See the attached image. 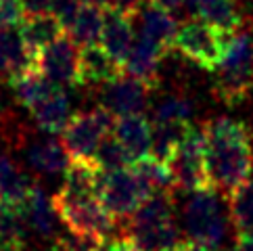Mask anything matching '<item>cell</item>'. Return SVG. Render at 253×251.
I'll return each instance as SVG.
<instances>
[{"label":"cell","mask_w":253,"mask_h":251,"mask_svg":"<svg viewBox=\"0 0 253 251\" xmlns=\"http://www.w3.org/2000/svg\"><path fill=\"white\" fill-rule=\"evenodd\" d=\"M159 251H215V247L211 245H205V243H199V241L191 239V241H176V243H171L164 249H159Z\"/></svg>","instance_id":"cell-32"},{"label":"cell","mask_w":253,"mask_h":251,"mask_svg":"<svg viewBox=\"0 0 253 251\" xmlns=\"http://www.w3.org/2000/svg\"><path fill=\"white\" fill-rule=\"evenodd\" d=\"M36 52L25 44L21 32L0 28V80L13 82L25 71L34 69Z\"/></svg>","instance_id":"cell-16"},{"label":"cell","mask_w":253,"mask_h":251,"mask_svg":"<svg viewBox=\"0 0 253 251\" xmlns=\"http://www.w3.org/2000/svg\"><path fill=\"white\" fill-rule=\"evenodd\" d=\"M184 208V226L191 239L199 243L220 247L228 232L230 209L226 211L220 193L213 188H201V191L188 193Z\"/></svg>","instance_id":"cell-6"},{"label":"cell","mask_w":253,"mask_h":251,"mask_svg":"<svg viewBox=\"0 0 253 251\" xmlns=\"http://www.w3.org/2000/svg\"><path fill=\"white\" fill-rule=\"evenodd\" d=\"M28 109L32 113L36 126L46 134H61L63 128L69 124V120L74 118L67 92L63 90V86L55 82L36 98Z\"/></svg>","instance_id":"cell-12"},{"label":"cell","mask_w":253,"mask_h":251,"mask_svg":"<svg viewBox=\"0 0 253 251\" xmlns=\"http://www.w3.org/2000/svg\"><path fill=\"white\" fill-rule=\"evenodd\" d=\"M169 167L174 174L176 188H182L186 193H195L201 188H211L210 176L205 166V142L203 130L191 126V130L180 142L174 157L169 159Z\"/></svg>","instance_id":"cell-9"},{"label":"cell","mask_w":253,"mask_h":251,"mask_svg":"<svg viewBox=\"0 0 253 251\" xmlns=\"http://www.w3.org/2000/svg\"><path fill=\"white\" fill-rule=\"evenodd\" d=\"M25 224L19 213V205L11 201H0V241L13 247H23Z\"/></svg>","instance_id":"cell-26"},{"label":"cell","mask_w":253,"mask_h":251,"mask_svg":"<svg viewBox=\"0 0 253 251\" xmlns=\"http://www.w3.org/2000/svg\"><path fill=\"white\" fill-rule=\"evenodd\" d=\"M126 74L124 65L113 59L101 44L82 46L80 57V86H107Z\"/></svg>","instance_id":"cell-15"},{"label":"cell","mask_w":253,"mask_h":251,"mask_svg":"<svg viewBox=\"0 0 253 251\" xmlns=\"http://www.w3.org/2000/svg\"><path fill=\"white\" fill-rule=\"evenodd\" d=\"M19 32L23 36L25 44L38 52L40 48L48 46L50 42L61 38L65 32V25L52 13H38V15H25L23 21L19 23Z\"/></svg>","instance_id":"cell-21"},{"label":"cell","mask_w":253,"mask_h":251,"mask_svg":"<svg viewBox=\"0 0 253 251\" xmlns=\"http://www.w3.org/2000/svg\"><path fill=\"white\" fill-rule=\"evenodd\" d=\"M134 21L126 13H105V28L101 34V46L124 65L134 44Z\"/></svg>","instance_id":"cell-19"},{"label":"cell","mask_w":253,"mask_h":251,"mask_svg":"<svg viewBox=\"0 0 253 251\" xmlns=\"http://www.w3.org/2000/svg\"><path fill=\"white\" fill-rule=\"evenodd\" d=\"M52 205L59 220L74 235L98 241L122 237V224L107 211L98 195H76L59 188V193L52 197Z\"/></svg>","instance_id":"cell-2"},{"label":"cell","mask_w":253,"mask_h":251,"mask_svg":"<svg viewBox=\"0 0 253 251\" xmlns=\"http://www.w3.org/2000/svg\"><path fill=\"white\" fill-rule=\"evenodd\" d=\"M168 50L159 48L157 44H153L144 38L134 40L132 48L128 52V57L124 61V69L126 74H130L134 78H140L144 82H149L151 86L157 84V76H159V65H161V59H164Z\"/></svg>","instance_id":"cell-20"},{"label":"cell","mask_w":253,"mask_h":251,"mask_svg":"<svg viewBox=\"0 0 253 251\" xmlns=\"http://www.w3.org/2000/svg\"><path fill=\"white\" fill-rule=\"evenodd\" d=\"M188 4L203 21L226 34L239 32L243 25V15L232 0H188Z\"/></svg>","instance_id":"cell-23"},{"label":"cell","mask_w":253,"mask_h":251,"mask_svg":"<svg viewBox=\"0 0 253 251\" xmlns=\"http://www.w3.org/2000/svg\"><path fill=\"white\" fill-rule=\"evenodd\" d=\"M80 57L82 46L67 34L36 52V69L59 86H80Z\"/></svg>","instance_id":"cell-10"},{"label":"cell","mask_w":253,"mask_h":251,"mask_svg":"<svg viewBox=\"0 0 253 251\" xmlns=\"http://www.w3.org/2000/svg\"><path fill=\"white\" fill-rule=\"evenodd\" d=\"M193 105L184 96H168L155 109L153 124H191Z\"/></svg>","instance_id":"cell-27"},{"label":"cell","mask_w":253,"mask_h":251,"mask_svg":"<svg viewBox=\"0 0 253 251\" xmlns=\"http://www.w3.org/2000/svg\"><path fill=\"white\" fill-rule=\"evenodd\" d=\"M94 161L105 169V172H109V169H120V167H126V166H132L130 155L126 153V149L122 147V142L113 136V132L101 142V145H98L96 153H94Z\"/></svg>","instance_id":"cell-28"},{"label":"cell","mask_w":253,"mask_h":251,"mask_svg":"<svg viewBox=\"0 0 253 251\" xmlns=\"http://www.w3.org/2000/svg\"><path fill=\"white\" fill-rule=\"evenodd\" d=\"M19 205V213L23 218L25 230L34 232L40 239H55L57 237V211L52 199L44 195L42 188L34 186L32 191L17 203Z\"/></svg>","instance_id":"cell-14"},{"label":"cell","mask_w":253,"mask_h":251,"mask_svg":"<svg viewBox=\"0 0 253 251\" xmlns=\"http://www.w3.org/2000/svg\"><path fill=\"white\" fill-rule=\"evenodd\" d=\"M25 17L21 0H0V28H15Z\"/></svg>","instance_id":"cell-30"},{"label":"cell","mask_w":253,"mask_h":251,"mask_svg":"<svg viewBox=\"0 0 253 251\" xmlns=\"http://www.w3.org/2000/svg\"><path fill=\"white\" fill-rule=\"evenodd\" d=\"M122 235L140 251H159L178 241L174 205L169 193H153L134 216L124 222Z\"/></svg>","instance_id":"cell-3"},{"label":"cell","mask_w":253,"mask_h":251,"mask_svg":"<svg viewBox=\"0 0 253 251\" xmlns=\"http://www.w3.org/2000/svg\"><path fill=\"white\" fill-rule=\"evenodd\" d=\"M253 92V34H230L228 50L222 65L215 69L213 94L224 105H239Z\"/></svg>","instance_id":"cell-4"},{"label":"cell","mask_w":253,"mask_h":251,"mask_svg":"<svg viewBox=\"0 0 253 251\" xmlns=\"http://www.w3.org/2000/svg\"><path fill=\"white\" fill-rule=\"evenodd\" d=\"M25 164L36 176H59L65 174V169L69 167V151L65 149L61 138L44 136L36 138L23 147Z\"/></svg>","instance_id":"cell-13"},{"label":"cell","mask_w":253,"mask_h":251,"mask_svg":"<svg viewBox=\"0 0 253 251\" xmlns=\"http://www.w3.org/2000/svg\"><path fill=\"white\" fill-rule=\"evenodd\" d=\"M96 251H140L136 245L132 243L128 237H115V239H109V241H103L101 247Z\"/></svg>","instance_id":"cell-31"},{"label":"cell","mask_w":253,"mask_h":251,"mask_svg":"<svg viewBox=\"0 0 253 251\" xmlns=\"http://www.w3.org/2000/svg\"><path fill=\"white\" fill-rule=\"evenodd\" d=\"M21 251H36V249H21Z\"/></svg>","instance_id":"cell-33"},{"label":"cell","mask_w":253,"mask_h":251,"mask_svg":"<svg viewBox=\"0 0 253 251\" xmlns=\"http://www.w3.org/2000/svg\"><path fill=\"white\" fill-rule=\"evenodd\" d=\"M136 17L140 21V32H138L140 38L157 44L164 50L171 48L178 32V23L169 11H166L164 6H159L153 0H144V4L140 6Z\"/></svg>","instance_id":"cell-18"},{"label":"cell","mask_w":253,"mask_h":251,"mask_svg":"<svg viewBox=\"0 0 253 251\" xmlns=\"http://www.w3.org/2000/svg\"><path fill=\"white\" fill-rule=\"evenodd\" d=\"M36 184L30 180L28 172L19 167L6 153H0V201L19 203Z\"/></svg>","instance_id":"cell-24"},{"label":"cell","mask_w":253,"mask_h":251,"mask_svg":"<svg viewBox=\"0 0 253 251\" xmlns=\"http://www.w3.org/2000/svg\"><path fill=\"white\" fill-rule=\"evenodd\" d=\"M205 166L213 191L226 199L251 180L253 140L247 124L232 118H215L203 124Z\"/></svg>","instance_id":"cell-1"},{"label":"cell","mask_w":253,"mask_h":251,"mask_svg":"<svg viewBox=\"0 0 253 251\" xmlns=\"http://www.w3.org/2000/svg\"><path fill=\"white\" fill-rule=\"evenodd\" d=\"M113 136L122 142L132 164L140 157H147L153 149V122L142 113H130L117 118L113 124Z\"/></svg>","instance_id":"cell-17"},{"label":"cell","mask_w":253,"mask_h":251,"mask_svg":"<svg viewBox=\"0 0 253 251\" xmlns=\"http://www.w3.org/2000/svg\"><path fill=\"white\" fill-rule=\"evenodd\" d=\"M103 28H105L103 8H96L92 4H78L74 17L65 25V32L80 46H90V44L101 42Z\"/></svg>","instance_id":"cell-22"},{"label":"cell","mask_w":253,"mask_h":251,"mask_svg":"<svg viewBox=\"0 0 253 251\" xmlns=\"http://www.w3.org/2000/svg\"><path fill=\"white\" fill-rule=\"evenodd\" d=\"M230 224L239 232H253V180L245 182L230 197Z\"/></svg>","instance_id":"cell-25"},{"label":"cell","mask_w":253,"mask_h":251,"mask_svg":"<svg viewBox=\"0 0 253 251\" xmlns=\"http://www.w3.org/2000/svg\"><path fill=\"white\" fill-rule=\"evenodd\" d=\"M153 193L132 166L109 169L101 180V201L107 211L124 226Z\"/></svg>","instance_id":"cell-7"},{"label":"cell","mask_w":253,"mask_h":251,"mask_svg":"<svg viewBox=\"0 0 253 251\" xmlns=\"http://www.w3.org/2000/svg\"><path fill=\"white\" fill-rule=\"evenodd\" d=\"M228 40L230 34L218 30L211 23L203 19H186L182 25H178L171 48L197 67L215 71L226 59Z\"/></svg>","instance_id":"cell-5"},{"label":"cell","mask_w":253,"mask_h":251,"mask_svg":"<svg viewBox=\"0 0 253 251\" xmlns=\"http://www.w3.org/2000/svg\"><path fill=\"white\" fill-rule=\"evenodd\" d=\"M115 115L105 107L76 113L61 132V140L74 159H94L98 145L113 132Z\"/></svg>","instance_id":"cell-8"},{"label":"cell","mask_w":253,"mask_h":251,"mask_svg":"<svg viewBox=\"0 0 253 251\" xmlns=\"http://www.w3.org/2000/svg\"><path fill=\"white\" fill-rule=\"evenodd\" d=\"M151 84L140 78H134L130 74H124L115 82L101 88V107H105L115 118L130 113H142V109L149 103Z\"/></svg>","instance_id":"cell-11"},{"label":"cell","mask_w":253,"mask_h":251,"mask_svg":"<svg viewBox=\"0 0 253 251\" xmlns=\"http://www.w3.org/2000/svg\"><path fill=\"white\" fill-rule=\"evenodd\" d=\"M80 4H92L96 8H103L107 13H126V15H136L144 0H78Z\"/></svg>","instance_id":"cell-29"}]
</instances>
